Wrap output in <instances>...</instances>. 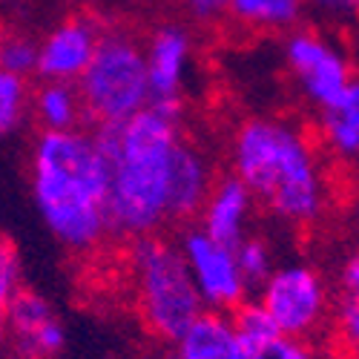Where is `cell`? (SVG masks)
Here are the masks:
<instances>
[{"label":"cell","mask_w":359,"mask_h":359,"mask_svg":"<svg viewBox=\"0 0 359 359\" xmlns=\"http://www.w3.org/2000/svg\"><path fill=\"white\" fill-rule=\"evenodd\" d=\"M230 172L279 224L308 230L331 204L325 153L308 127L282 115H250L230 135Z\"/></svg>","instance_id":"cell-1"},{"label":"cell","mask_w":359,"mask_h":359,"mask_svg":"<svg viewBox=\"0 0 359 359\" xmlns=\"http://www.w3.org/2000/svg\"><path fill=\"white\" fill-rule=\"evenodd\" d=\"M184 104H149L121 124L95 127L107 158L109 236L138 238L161 233L172 149L184 138Z\"/></svg>","instance_id":"cell-2"},{"label":"cell","mask_w":359,"mask_h":359,"mask_svg":"<svg viewBox=\"0 0 359 359\" xmlns=\"http://www.w3.org/2000/svg\"><path fill=\"white\" fill-rule=\"evenodd\" d=\"M29 187L46 230L69 253L89 256L109 238V175L95 130L38 133L29 156Z\"/></svg>","instance_id":"cell-3"},{"label":"cell","mask_w":359,"mask_h":359,"mask_svg":"<svg viewBox=\"0 0 359 359\" xmlns=\"http://www.w3.org/2000/svg\"><path fill=\"white\" fill-rule=\"evenodd\" d=\"M127 267L141 322L153 337L172 345L204 313L182 250L161 233L138 236L130 238Z\"/></svg>","instance_id":"cell-4"},{"label":"cell","mask_w":359,"mask_h":359,"mask_svg":"<svg viewBox=\"0 0 359 359\" xmlns=\"http://www.w3.org/2000/svg\"><path fill=\"white\" fill-rule=\"evenodd\" d=\"M89 124L109 127L149 107L144 43L127 26L104 23L93 61L75 81Z\"/></svg>","instance_id":"cell-5"},{"label":"cell","mask_w":359,"mask_h":359,"mask_svg":"<svg viewBox=\"0 0 359 359\" xmlns=\"http://www.w3.org/2000/svg\"><path fill=\"white\" fill-rule=\"evenodd\" d=\"M253 299L264 308L282 337L311 342L327 325L334 290L313 264L290 262L276 264L271 276L256 287Z\"/></svg>","instance_id":"cell-6"},{"label":"cell","mask_w":359,"mask_h":359,"mask_svg":"<svg viewBox=\"0 0 359 359\" xmlns=\"http://www.w3.org/2000/svg\"><path fill=\"white\" fill-rule=\"evenodd\" d=\"M285 67L302 98L319 112L337 104L356 83L348 49L313 26H296L285 35Z\"/></svg>","instance_id":"cell-7"},{"label":"cell","mask_w":359,"mask_h":359,"mask_svg":"<svg viewBox=\"0 0 359 359\" xmlns=\"http://www.w3.org/2000/svg\"><path fill=\"white\" fill-rule=\"evenodd\" d=\"M178 250L187 264L193 287L201 299L204 311L230 313L236 305H242L250 296V287L238 271V262L230 245L216 242L201 227L190 224L178 233Z\"/></svg>","instance_id":"cell-8"},{"label":"cell","mask_w":359,"mask_h":359,"mask_svg":"<svg viewBox=\"0 0 359 359\" xmlns=\"http://www.w3.org/2000/svg\"><path fill=\"white\" fill-rule=\"evenodd\" d=\"M149 104H184L196 61V35L184 20H161L141 38Z\"/></svg>","instance_id":"cell-9"},{"label":"cell","mask_w":359,"mask_h":359,"mask_svg":"<svg viewBox=\"0 0 359 359\" xmlns=\"http://www.w3.org/2000/svg\"><path fill=\"white\" fill-rule=\"evenodd\" d=\"M104 32V20L95 12H78L55 23L38 41L35 75L41 81H69L75 83L86 64L93 61L95 46Z\"/></svg>","instance_id":"cell-10"},{"label":"cell","mask_w":359,"mask_h":359,"mask_svg":"<svg viewBox=\"0 0 359 359\" xmlns=\"http://www.w3.org/2000/svg\"><path fill=\"white\" fill-rule=\"evenodd\" d=\"M0 337L18 359H57L67 348V331L55 308L41 293L26 287L12 299Z\"/></svg>","instance_id":"cell-11"},{"label":"cell","mask_w":359,"mask_h":359,"mask_svg":"<svg viewBox=\"0 0 359 359\" xmlns=\"http://www.w3.org/2000/svg\"><path fill=\"white\" fill-rule=\"evenodd\" d=\"M213 182H216V172L210 158H207V153L198 144L187 141L184 135L172 149L170 184H167V222L170 224L196 222Z\"/></svg>","instance_id":"cell-12"},{"label":"cell","mask_w":359,"mask_h":359,"mask_svg":"<svg viewBox=\"0 0 359 359\" xmlns=\"http://www.w3.org/2000/svg\"><path fill=\"white\" fill-rule=\"evenodd\" d=\"M253 216H256V201L250 190L233 172H227V175H216V182L196 216V227H201L207 236H213L216 242L233 248L250 233Z\"/></svg>","instance_id":"cell-13"},{"label":"cell","mask_w":359,"mask_h":359,"mask_svg":"<svg viewBox=\"0 0 359 359\" xmlns=\"http://www.w3.org/2000/svg\"><path fill=\"white\" fill-rule=\"evenodd\" d=\"M170 359H250V353L238 342L227 313L204 311L172 342Z\"/></svg>","instance_id":"cell-14"},{"label":"cell","mask_w":359,"mask_h":359,"mask_svg":"<svg viewBox=\"0 0 359 359\" xmlns=\"http://www.w3.org/2000/svg\"><path fill=\"white\" fill-rule=\"evenodd\" d=\"M319 147L325 158H334L337 164H353L359 156V86L353 83L348 93L319 109Z\"/></svg>","instance_id":"cell-15"},{"label":"cell","mask_w":359,"mask_h":359,"mask_svg":"<svg viewBox=\"0 0 359 359\" xmlns=\"http://www.w3.org/2000/svg\"><path fill=\"white\" fill-rule=\"evenodd\" d=\"M302 0H227L224 20L250 35H287L305 23Z\"/></svg>","instance_id":"cell-16"},{"label":"cell","mask_w":359,"mask_h":359,"mask_svg":"<svg viewBox=\"0 0 359 359\" xmlns=\"http://www.w3.org/2000/svg\"><path fill=\"white\" fill-rule=\"evenodd\" d=\"M29 118L41 133H67L86 124L78 86L69 81H41L29 98Z\"/></svg>","instance_id":"cell-17"},{"label":"cell","mask_w":359,"mask_h":359,"mask_svg":"<svg viewBox=\"0 0 359 359\" xmlns=\"http://www.w3.org/2000/svg\"><path fill=\"white\" fill-rule=\"evenodd\" d=\"M29 98H32V83H29V78L0 69V141L18 135L26 127Z\"/></svg>","instance_id":"cell-18"},{"label":"cell","mask_w":359,"mask_h":359,"mask_svg":"<svg viewBox=\"0 0 359 359\" xmlns=\"http://www.w3.org/2000/svg\"><path fill=\"white\" fill-rule=\"evenodd\" d=\"M227 316H230V325H233L238 342L245 345L248 353L262 351L267 342H273L279 337V331H276V325L271 322V316H267L264 308L256 302V299H250V296L245 299L242 305H236Z\"/></svg>","instance_id":"cell-19"},{"label":"cell","mask_w":359,"mask_h":359,"mask_svg":"<svg viewBox=\"0 0 359 359\" xmlns=\"http://www.w3.org/2000/svg\"><path fill=\"white\" fill-rule=\"evenodd\" d=\"M233 253H236L238 271H242V276H245L250 290H256L276 267V253H273L271 242H267L264 236H259V233H248L242 242H236Z\"/></svg>","instance_id":"cell-20"},{"label":"cell","mask_w":359,"mask_h":359,"mask_svg":"<svg viewBox=\"0 0 359 359\" xmlns=\"http://www.w3.org/2000/svg\"><path fill=\"white\" fill-rule=\"evenodd\" d=\"M327 325L334 327V337L345 348V353H356V348H359V293L334 290Z\"/></svg>","instance_id":"cell-21"},{"label":"cell","mask_w":359,"mask_h":359,"mask_svg":"<svg viewBox=\"0 0 359 359\" xmlns=\"http://www.w3.org/2000/svg\"><path fill=\"white\" fill-rule=\"evenodd\" d=\"M38 64V41L23 32H0V69L32 78Z\"/></svg>","instance_id":"cell-22"},{"label":"cell","mask_w":359,"mask_h":359,"mask_svg":"<svg viewBox=\"0 0 359 359\" xmlns=\"http://www.w3.org/2000/svg\"><path fill=\"white\" fill-rule=\"evenodd\" d=\"M20 287H23V267H20L18 248L6 236H0V327H4L6 311L12 305V299L20 293Z\"/></svg>","instance_id":"cell-23"},{"label":"cell","mask_w":359,"mask_h":359,"mask_svg":"<svg viewBox=\"0 0 359 359\" xmlns=\"http://www.w3.org/2000/svg\"><path fill=\"white\" fill-rule=\"evenodd\" d=\"M250 359H325L316 353V348L305 339H293V337H276L273 342H267L262 351L250 353Z\"/></svg>","instance_id":"cell-24"},{"label":"cell","mask_w":359,"mask_h":359,"mask_svg":"<svg viewBox=\"0 0 359 359\" xmlns=\"http://www.w3.org/2000/svg\"><path fill=\"white\" fill-rule=\"evenodd\" d=\"M302 4L305 12L316 15L331 26H348L359 12V0H302Z\"/></svg>","instance_id":"cell-25"},{"label":"cell","mask_w":359,"mask_h":359,"mask_svg":"<svg viewBox=\"0 0 359 359\" xmlns=\"http://www.w3.org/2000/svg\"><path fill=\"white\" fill-rule=\"evenodd\" d=\"M337 290L359 293V259H356L353 253L339 264V273H337Z\"/></svg>","instance_id":"cell-26"},{"label":"cell","mask_w":359,"mask_h":359,"mask_svg":"<svg viewBox=\"0 0 359 359\" xmlns=\"http://www.w3.org/2000/svg\"><path fill=\"white\" fill-rule=\"evenodd\" d=\"M86 6H101V4H107V0H83Z\"/></svg>","instance_id":"cell-27"},{"label":"cell","mask_w":359,"mask_h":359,"mask_svg":"<svg viewBox=\"0 0 359 359\" xmlns=\"http://www.w3.org/2000/svg\"><path fill=\"white\" fill-rule=\"evenodd\" d=\"M156 4H182V0H156Z\"/></svg>","instance_id":"cell-28"},{"label":"cell","mask_w":359,"mask_h":359,"mask_svg":"<svg viewBox=\"0 0 359 359\" xmlns=\"http://www.w3.org/2000/svg\"><path fill=\"white\" fill-rule=\"evenodd\" d=\"M167 359H170V356H167Z\"/></svg>","instance_id":"cell-29"}]
</instances>
